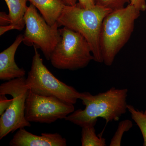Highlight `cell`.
<instances>
[{
  "label": "cell",
  "mask_w": 146,
  "mask_h": 146,
  "mask_svg": "<svg viewBox=\"0 0 146 146\" xmlns=\"http://www.w3.org/2000/svg\"><path fill=\"white\" fill-rule=\"evenodd\" d=\"M127 89L112 87L106 92L93 95L89 92L80 93L79 99L85 106L84 110L74 111L65 119L66 121L82 127L102 118L108 123L118 121L126 112Z\"/></svg>",
  "instance_id": "obj_1"
},
{
  "label": "cell",
  "mask_w": 146,
  "mask_h": 146,
  "mask_svg": "<svg viewBox=\"0 0 146 146\" xmlns=\"http://www.w3.org/2000/svg\"><path fill=\"white\" fill-rule=\"evenodd\" d=\"M141 11L129 4L112 11L105 17L100 35V47L103 63L110 66L116 56L130 39Z\"/></svg>",
  "instance_id": "obj_2"
},
{
  "label": "cell",
  "mask_w": 146,
  "mask_h": 146,
  "mask_svg": "<svg viewBox=\"0 0 146 146\" xmlns=\"http://www.w3.org/2000/svg\"><path fill=\"white\" fill-rule=\"evenodd\" d=\"M112 11L98 5L93 8H82L77 3L65 5L58 21V26L65 27L78 33L91 47L94 60L103 63L100 47V35L105 17Z\"/></svg>",
  "instance_id": "obj_3"
},
{
  "label": "cell",
  "mask_w": 146,
  "mask_h": 146,
  "mask_svg": "<svg viewBox=\"0 0 146 146\" xmlns=\"http://www.w3.org/2000/svg\"><path fill=\"white\" fill-rule=\"evenodd\" d=\"M60 39L50 60L54 68L74 71L86 67L94 60L91 47L83 36L63 27L59 29Z\"/></svg>",
  "instance_id": "obj_4"
},
{
  "label": "cell",
  "mask_w": 146,
  "mask_h": 146,
  "mask_svg": "<svg viewBox=\"0 0 146 146\" xmlns=\"http://www.w3.org/2000/svg\"><path fill=\"white\" fill-rule=\"evenodd\" d=\"M31 68L26 79V84L35 94L54 97L73 104L79 99L80 93L56 78L43 63L37 49L34 47Z\"/></svg>",
  "instance_id": "obj_5"
},
{
  "label": "cell",
  "mask_w": 146,
  "mask_h": 146,
  "mask_svg": "<svg viewBox=\"0 0 146 146\" xmlns=\"http://www.w3.org/2000/svg\"><path fill=\"white\" fill-rule=\"evenodd\" d=\"M26 78H20L2 84L0 95H9L13 101L0 117V139L22 128L31 126L25 116L26 102L29 89Z\"/></svg>",
  "instance_id": "obj_6"
},
{
  "label": "cell",
  "mask_w": 146,
  "mask_h": 146,
  "mask_svg": "<svg viewBox=\"0 0 146 146\" xmlns=\"http://www.w3.org/2000/svg\"><path fill=\"white\" fill-rule=\"evenodd\" d=\"M24 20L26 29L23 43L28 46H33L41 50L46 59L50 60L60 39L58 24L49 25L31 3L28 7Z\"/></svg>",
  "instance_id": "obj_7"
},
{
  "label": "cell",
  "mask_w": 146,
  "mask_h": 146,
  "mask_svg": "<svg viewBox=\"0 0 146 146\" xmlns=\"http://www.w3.org/2000/svg\"><path fill=\"white\" fill-rule=\"evenodd\" d=\"M74 104L54 97L40 96L29 90L25 109L29 122L50 124L65 119L74 111Z\"/></svg>",
  "instance_id": "obj_8"
},
{
  "label": "cell",
  "mask_w": 146,
  "mask_h": 146,
  "mask_svg": "<svg viewBox=\"0 0 146 146\" xmlns=\"http://www.w3.org/2000/svg\"><path fill=\"white\" fill-rule=\"evenodd\" d=\"M10 146H66L67 140L59 133H42L37 136L22 128L9 142Z\"/></svg>",
  "instance_id": "obj_9"
},
{
  "label": "cell",
  "mask_w": 146,
  "mask_h": 146,
  "mask_svg": "<svg viewBox=\"0 0 146 146\" xmlns=\"http://www.w3.org/2000/svg\"><path fill=\"white\" fill-rule=\"evenodd\" d=\"M23 40V35H19L13 44L0 53L1 80L9 81L24 77L25 75V70L23 68H19L15 60L16 50Z\"/></svg>",
  "instance_id": "obj_10"
},
{
  "label": "cell",
  "mask_w": 146,
  "mask_h": 146,
  "mask_svg": "<svg viewBox=\"0 0 146 146\" xmlns=\"http://www.w3.org/2000/svg\"><path fill=\"white\" fill-rule=\"evenodd\" d=\"M39 11L47 23L53 26L58 21L65 5L63 0H28Z\"/></svg>",
  "instance_id": "obj_11"
},
{
  "label": "cell",
  "mask_w": 146,
  "mask_h": 146,
  "mask_svg": "<svg viewBox=\"0 0 146 146\" xmlns=\"http://www.w3.org/2000/svg\"><path fill=\"white\" fill-rule=\"evenodd\" d=\"M27 1L5 0L8 7L11 24L14 25L17 30H23L25 26L24 18L28 7L27 5Z\"/></svg>",
  "instance_id": "obj_12"
},
{
  "label": "cell",
  "mask_w": 146,
  "mask_h": 146,
  "mask_svg": "<svg viewBox=\"0 0 146 146\" xmlns=\"http://www.w3.org/2000/svg\"><path fill=\"white\" fill-rule=\"evenodd\" d=\"M97 122H92L82 127V146H106V139L102 137V135L97 136L96 134L94 127Z\"/></svg>",
  "instance_id": "obj_13"
},
{
  "label": "cell",
  "mask_w": 146,
  "mask_h": 146,
  "mask_svg": "<svg viewBox=\"0 0 146 146\" xmlns=\"http://www.w3.org/2000/svg\"><path fill=\"white\" fill-rule=\"evenodd\" d=\"M127 109L131 113L132 119L140 128L143 138V146H146V114L135 109L130 105H127Z\"/></svg>",
  "instance_id": "obj_14"
},
{
  "label": "cell",
  "mask_w": 146,
  "mask_h": 146,
  "mask_svg": "<svg viewBox=\"0 0 146 146\" xmlns=\"http://www.w3.org/2000/svg\"><path fill=\"white\" fill-rule=\"evenodd\" d=\"M133 124L130 120L127 119L120 122L115 135L111 139L110 146H121L122 138L124 133L130 130Z\"/></svg>",
  "instance_id": "obj_15"
},
{
  "label": "cell",
  "mask_w": 146,
  "mask_h": 146,
  "mask_svg": "<svg viewBox=\"0 0 146 146\" xmlns=\"http://www.w3.org/2000/svg\"><path fill=\"white\" fill-rule=\"evenodd\" d=\"M94 2L96 5L114 11L123 8L127 4L130 3V0H94Z\"/></svg>",
  "instance_id": "obj_16"
},
{
  "label": "cell",
  "mask_w": 146,
  "mask_h": 146,
  "mask_svg": "<svg viewBox=\"0 0 146 146\" xmlns=\"http://www.w3.org/2000/svg\"><path fill=\"white\" fill-rule=\"evenodd\" d=\"M13 101V99L9 100L5 95H0V115H1L9 107Z\"/></svg>",
  "instance_id": "obj_17"
},
{
  "label": "cell",
  "mask_w": 146,
  "mask_h": 146,
  "mask_svg": "<svg viewBox=\"0 0 146 146\" xmlns=\"http://www.w3.org/2000/svg\"><path fill=\"white\" fill-rule=\"evenodd\" d=\"M129 4L141 12L146 10V0H130Z\"/></svg>",
  "instance_id": "obj_18"
},
{
  "label": "cell",
  "mask_w": 146,
  "mask_h": 146,
  "mask_svg": "<svg viewBox=\"0 0 146 146\" xmlns=\"http://www.w3.org/2000/svg\"><path fill=\"white\" fill-rule=\"evenodd\" d=\"M78 3V5L82 8L90 9L93 8L95 5L94 0H77Z\"/></svg>",
  "instance_id": "obj_19"
},
{
  "label": "cell",
  "mask_w": 146,
  "mask_h": 146,
  "mask_svg": "<svg viewBox=\"0 0 146 146\" xmlns=\"http://www.w3.org/2000/svg\"><path fill=\"white\" fill-rule=\"evenodd\" d=\"M11 24V21L9 14L5 12L2 11L0 13V25L6 26Z\"/></svg>",
  "instance_id": "obj_20"
},
{
  "label": "cell",
  "mask_w": 146,
  "mask_h": 146,
  "mask_svg": "<svg viewBox=\"0 0 146 146\" xmlns=\"http://www.w3.org/2000/svg\"><path fill=\"white\" fill-rule=\"evenodd\" d=\"M14 29H16V27L11 24L6 26H1L0 27V35L1 36L6 32Z\"/></svg>",
  "instance_id": "obj_21"
},
{
  "label": "cell",
  "mask_w": 146,
  "mask_h": 146,
  "mask_svg": "<svg viewBox=\"0 0 146 146\" xmlns=\"http://www.w3.org/2000/svg\"><path fill=\"white\" fill-rule=\"evenodd\" d=\"M65 5L69 6H74L76 5L77 0H63Z\"/></svg>",
  "instance_id": "obj_22"
},
{
  "label": "cell",
  "mask_w": 146,
  "mask_h": 146,
  "mask_svg": "<svg viewBox=\"0 0 146 146\" xmlns=\"http://www.w3.org/2000/svg\"><path fill=\"white\" fill-rule=\"evenodd\" d=\"M145 114H146V109L145 111Z\"/></svg>",
  "instance_id": "obj_23"
},
{
  "label": "cell",
  "mask_w": 146,
  "mask_h": 146,
  "mask_svg": "<svg viewBox=\"0 0 146 146\" xmlns=\"http://www.w3.org/2000/svg\"></svg>",
  "instance_id": "obj_24"
}]
</instances>
